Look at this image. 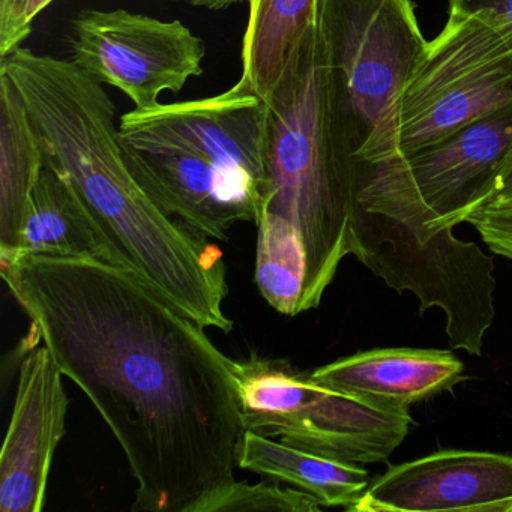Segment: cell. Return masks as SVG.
Here are the masks:
<instances>
[{
    "label": "cell",
    "mask_w": 512,
    "mask_h": 512,
    "mask_svg": "<svg viewBox=\"0 0 512 512\" xmlns=\"http://www.w3.org/2000/svg\"><path fill=\"white\" fill-rule=\"evenodd\" d=\"M0 272L32 334L124 449L134 512H191L235 481L238 383L205 328L97 257L20 256Z\"/></svg>",
    "instance_id": "cell-1"
},
{
    "label": "cell",
    "mask_w": 512,
    "mask_h": 512,
    "mask_svg": "<svg viewBox=\"0 0 512 512\" xmlns=\"http://www.w3.org/2000/svg\"><path fill=\"white\" fill-rule=\"evenodd\" d=\"M44 148V164L76 190L109 262L148 284L202 328L230 332L223 253L163 211L122 157L112 98L73 61L14 50L2 59Z\"/></svg>",
    "instance_id": "cell-2"
},
{
    "label": "cell",
    "mask_w": 512,
    "mask_h": 512,
    "mask_svg": "<svg viewBox=\"0 0 512 512\" xmlns=\"http://www.w3.org/2000/svg\"><path fill=\"white\" fill-rule=\"evenodd\" d=\"M266 106L269 194L256 223V257L307 269L304 310H313L350 254L356 181L317 26Z\"/></svg>",
    "instance_id": "cell-3"
},
{
    "label": "cell",
    "mask_w": 512,
    "mask_h": 512,
    "mask_svg": "<svg viewBox=\"0 0 512 512\" xmlns=\"http://www.w3.org/2000/svg\"><path fill=\"white\" fill-rule=\"evenodd\" d=\"M268 106L233 85L214 97L157 104L121 116L119 145L136 181L170 217L229 241L257 223L269 194Z\"/></svg>",
    "instance_id": "cell-4"
},
{
    "label": "cell",
    "mask_w": 512,
    "mask_h": 512,
    "mask_svg": "<svg viewBox=\"0 0 512 512\" xmlns=\"http://www.w3.org/2000/svg\"><path fill=\"white\" fill-rule=\"evenodd\" d=\"M349 251L386 286L412 292L419 314L445 313L449 346L482 355L496 317L493 257L454 230H431L410 206L355 181Z\"/></svg>",
    "instance_id": "cell-5"
},
{
    "label": "cell",
    "mask_w": 512,
    "mask_h": 512,
    "mask_svg": "<svg viewBox=\"0 0 512 512\" xmlns=\"http://www.w3.org/2000/svg\"><path fill=\"white\" fill-rule=\"evenodd\" d=\"M316 26L353 160L397 157L398 104L427 44L412 0H317Z\"/></svg>",
    "instance_id": "cell-6"
},
{
    "label": "cell",
    "mask_w": 512,
    "mask_h": 512,
    "mask_svg": "<svg viewBox=\"0 0 512 512\" xmlns=\"http://www.w3.org/2000/svg\"><path fill=\"white\" fill-rule=\"evenodd\" d=\"M241 398L245 430L349 463L385 461L413 424L409 407L323 388L289 359H257Z\"/></svg>",
    "instance_id": "cell-7"
},
{
    "label": "cell",
    "mask_w": 512,
    "mask_h": 512,
    "mask_svg": "<svg viewBox=\"0 0 512 512\" xmlns=\"http://www.w3.org/2000/svg\"><path fill=\"white\" fill-rule=\"evenodd\" d=\"M512 106V44L485 14L449 11L427 41L398 104L397 157Z\"/></svg>",
    "instance_id": "cell-8"
},
{
    "label": "cell",
    "mask_w": 512,
    "mask_h": 512,
    "mask_svg": "<svg viewBox=\"0 0 512 512\" xmlns=\"http://www.w3.org/2000/svg\"><path fill=\"white\" fill-rule=\"evenodd\" d=\"M511 160L509 106L410 154L356 163V182L406 203L431 230H454L493 197Z\"/></svg>",
    "instance_id": "cell-9"
},
{
    "label": "cell",
    "mask_w": 512,
    "mask_h": 512,
    "mask_svg": "<svg viewBox=\"0 0 512 512\" xmlns=\"http://www.w3.org/2000/svg\"><path fill=\"white\" fill-rule=\"evenodd\" d=\"M71 61L103 85L124 92L136 109L160 104L203 74L206 44L179 22L127 10H83L74 17Z\"/></svg>",
    "instance_id": "cell-10"
},
{
    "label": "cell",
    "mask_w": 512,
    "mask_h": 512,
    "mask_svg": "<svg viewBox=\"0 0 512 512\" xmlns=\"http://www.w3.org/2000/svg\"><path fill=\"white\" fill-rule=\"evenodd\" d=\"M350 512H512V455L446 449L389 467Z\"/></svg>",
    "instance_id": "cell-11"
},
{
    "label": "cell",
    "mask_w": 512,
    "mask_h": 512,
    "mask_svg": "<svg viewBox=\"0 0 512 512\" xmlns=\"http://www.w3.org/2000/svg\"><path fill=\"white\" fill-rule=\"evenodd\" d=\"M68 404L58 362L46 344L35 346L20 365L13 418L0 452V511H43Z\"/></svg>",
    "instance_id": "cell-12"
},
{
    "label": "cell",
    "mask_w": 512,
    "mask_h": 512,
    "mask_svg": "<svg viewBox=\"0 0 512 512\" xmlns=\"http://www.w3.org/2000/svg\"><path fill=\"white\" fill-rule=\"evenodd\" d=\"M323 388L391 406L409 407L464 380V364L448 350L376 349L310 371Z\"/></svg>",
    "instance_id": "cell-13"
},
{
    "label": "cell",
    "mask_w": 512,
    "mask_h": 512,
    "mask_svg": "<svg viewBox=\"0 0 512 512\" xmlns=\"http://www.w3.org/2000/svg\"><path fill=\"white\" fill-rule=\"evenodd\" d=\"M44 169V148L28 107L0 71V260L20 250L32 193Z\"/></svg>",
    "instance_id": "cell-14"
},
{
    "label": "cell",
    "mask_w": 512,
    "mask_h": 512,
    "mask_svg": "<svg viewBox=\"0 0 512 512\" xmlns=\"http://www.w3.org/2000/svg\"><path fill=\"white\" fill-rule=\"evenodd\" d=\"M236 466L307 491L323 508H350L370 485L361 464L293 448L250 430L242 434Z\"/></svg>",
    "instance_id": "cell-15"
},
{
    "label": "cell",
    "mask_w": 512,
    "mask_h": 512,
    "mask_svg": "<svg viewBox=\"0 0 512 512\" xmlns=\"http://www.w3.org/2000/svg\"><path fill=\"white\" fill-rule=\"evenodd\" d=\"M241 77L235 86L268 101L316 26L317 0H247Z\"/></svg>",
    "instance_id": "cell-16"
},
{
    "label": "cell",
    "mask_w": 512,
    "mask_h": 512,
    "mask_svg": "<svg viewBox=\"0 0 512 512\" xmlns=\"http://www.w3.org/2000/svg\"><path fill=\"white\" fill-rule=\"evenodd\" d=\"M20 256L97 257L109 262L97 227L73 185L46 164L32 193L19 253L11 259Z\"/></svg>",
    "instance_id": "cell-17"
},
{
    "label": "cell",
    "mask_w": 512,
    "mask_h": 512,
    "mask_svg": "<svg viewBox=\"0 0 512 512\" xmlns=\"http://www.w3.org/2000/svg\"><path fill=\"white\" fill-rule=\"evenodd\" d=\"M323 506L313 494L299 488H281L280 481L230 482L209 494L191 512H319Z\"/></svg>",
    "instance_id": "cell-18"
},
{
    "label": "cell",
    "mask_w": 512,
    "mask_h": 512,
    "mask_svg": "<svg viewBox=\"0 0 512 512\" xmlns=\"http://www.w3.org/2000/svg\"><path fill=\"white\" fill-rule=\"evenodd\" d=\"M55 0L0 2V56L7 58L31 35L35 19Z\"/></svg>",
    "instance_id": "cell-19"
},
{
    "label": "cell",
    "mask_w": 512,
    "mask_h": 512,
    "mask_svg": "<svg viewBox=\"0 0 512 512\" xmlns=\"http://www.w3.org/2000/svg\"><path fill=\"white\" fill-rule=\"evenodd\" d=\"M466 223L478 230L491 253L512 262V199L481 206Z\"/></svg>",
    "instance_id": "cell-20"
},
{
    "label": "cell",
    "mask_w": 512,
    "mask_h": 512,
    "mask_svg": "<svg viewBox=\"0 0 512 512\" xmlns=\"http://www.w3.org/2000/svg\"><path fill=\"white\" fill-rule=\"evenodd\" d=\"M449 11L485 14L496 20L512 44V0H448Z\"/></svg>",
    "instance_id": "cell-21"
},
{
    "label": "cell",
    "mask_w": 512,
    "mask_h": 512,
    "mask_svg": "<svg viewBox=\"0 0 512 512\" xmlns=\"http://www.w3.org/2000/svg\"><path fill=\"white\" fill-rule=\"evenodd\" d=\"M508 199H512V160L509 161L508 167H506L505 172L500 176L496 191H494L493 197H491L487 203L502 202V200ZM487 203H485V205H487Z\"/></svg>",
    "instance_id": "cell-22"
},
{
    "label": "cell",
    "mask_w": 512,
    "mask_h": 512,
    "mask_svg": "<svg viewBox=\"0 0 512 512\" xmlns=\"http://www.w3.org/2000/svg\"><path fill=\"white\" fill-rule=\"evenodd\" d=\"M175 2H182V4L191 5V7L205 8V10L221 11L233 7V5L247 2V0H175Z\"/></svg>",
    "instance_id": "cell-23"
},
{
    "label": "cell",
    "mask_w": 512,
    "mask_h": 512,
    "mask_svg": "<svg viewBox=\"0 0 512 512\" xmlns=\"http://www.w3.org/2000/svg\"><path fill=\"white\" fill-rule=\"evenodd\" d=\"M0 2H4V0H0Z\"/></svg>",
    "instance_id": "cell-24"
}]
</instances>
